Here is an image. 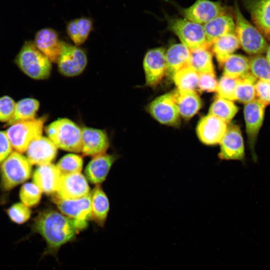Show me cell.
I'll return each instance as SVG.
<instances>
[{"label": "cell", "mask_w": 270, "mask_h": 270, "mask_svg": "<svg viewBox=\"0 0 270 270\" xmlns=\"http://www.w3.org/2000/svg\"><path fill=\"white\" fill-rule=\"evenodd\" d=\"M190 51L189 66L198 74L214 72L212 54L209 48H198Z\"/></svg>", "instance_id": "cell-30"}, {"label": "cell", "mask_w": 270, "mask_h": 270, "mask_svg": "<svg viewBox=\"0 0 270 270\" xmlns=\"http://www.w3.org/2000/svg\"><path fill=\"white\" fill-rule=\"evenodd\" d=\"M146 110L155 120L162 124L176 128L180 126V114L171 92L154 99L148 104Z\"/></svg>", "instance_id": "cell-11"}, {"label": "cell", "mask_w": 270, "mask_h": 270, "mask_svg": "<svg viewBox=\"0 0 270 270\" xmlns=\"http://www.w3.org/2000/svg\"><path fill=\"white\" fill-rule=\"evenodd\" d=\"M92 28V20L89 17L82 16L69 21L66 25V32L74 44L78 46L86 41Z\"/></svg>", "instance_id": "cell-26"}, {"label": "cell", "mask_w": 270, "mask_h": 270, "mask_svg": "<svg viewBox=\"0 0 270 270\" xmlns=\"http://www.w3.org/2000/svg\"><path fill=\"white\" fill-rule=\"evenodd\" d=\"M62 174L56 166L52 163L38 166L32 176V180L46 194L56 192Z\"/></svg>", "instance_id": "cell-21"}, {"label": "cell", "mask_w": 270, "mask_h": 270, "mask_svg": "<svg viewBox=\"0 0 270 270\" xmlns=\"http://www.w3.org/2000/svg\"><path fill=\"white\" fill-rule=\"evenodd\" d=\"M16 103L11 97L4 96L0 97V122L8 124L12 119Z\"/></svg>", "instance_id": "cell-40"}, {"label": "cell", "mask_w": 270, "mask_h": 270, "mask_svg": "<svg viewBox=\"0 0 270 270\" xmlns=\"http://www.w3.org/2000/svg\"><path fill=\"white\" fill-rule=\"evenodd\" d=\"M62 42L56 30L46 28L36 32L34 43L51 62H57L61 51Z\"/></svg>", "instance_id": "cell-20"}, {"label": "cell", "mask_w": 270, "mask_h": 270, "mask_svg": "<svg viewBox=\"0 0 270 270\" xmlns=\"http://www.w3.org/2000/svg\"><path fill=\"white\" fill-rule=\"evenodd\" d=\"M90 187L86 178L80 173L62 176L57 197L64 200H74L90 194Z\"/></svg>", "instance_id": "cell-16"}, {"label": "cell", "mask_w": 270, "mask_h": 270, "mask_svg": "<svg viewBox=\"0 0 270 270\" xmlns=\"http://www.w3.org/2000/svg\"><path fill=\"white\" fill-rule=\"evenodd\" d=\"M42 192L34 182H26L20 188V198L22 203L30 208L39 203Z\"/></svg>", "instance_id": "cell-37"}, {"label": "cell", "mask_w": 270, "mask_h": 270, "mask_svg": "<svg viewBox=\"0 0 270 270\" xmlns=\"http://www.w3.org/2000/svg\"><path fill=\"white\" fill-rule=\"evenodd\" d=\"M206 39L211 46L217 38L235 32V22L233 14L228 10L203 25Z\"/></svg>", "instance_id": "cell-22"}, {"label": "cell", "mask_w": 270, "mask_h": 270, "mask_svg": "<svg viewBox=\"0 0 270 270\" xmlns=\"http://www.w3.org/2000/svg\"><path fill=\"white\" fill-rule=\"evenodd\" d=\"M257 79L248 72L238 78L236 90V99L244 104L256 99L255 85Z\"/></svg>", "instance_id": "cell-33"}, {"label": "cell", "mask_w": 270, "mask_h": 270, "mask_svg": "<svg viewBox=\"0 0 270 270\" xmlns=\"http://www.w3.org/2000/svg\"><path fill=\"white\" fill-rule=\"evenodd\" d=\"M219 144L220 150L218 156L220 160H244V144L242 132L238 126L230 123Z\"/></svg>", "instance_id": "cell-12"}, {"label": "cell", "mask_w": 270, "mask_h": 270, "mask_svg": "<svg viewBox=\"0 0 270 270\" xmlns=\"http://www.w3.org/2000/svg\"><path fill=\"white\" fill-rule=\"evenodd\" d=\"M92 218L99 226H103L106 219L110 205L107 196L98 186L90 193Z\"/></svg>", "instance_id": "cell-28"}, {"label": "cell", "mask_w": 270, "mask_h": 270, "mask_svg": "<svg viewBox=\"0 0 270 270\" xmlns=\"http://www.w3.org/2000/svg\"><path fill=\"white\" fill-rule=\"evenodd\" d=\"M211 46L219 66H222L228 58L240 46L235 32H232L218 38L212 43Z\"/></svg>", "instance_id": "cell-27"}, {"label": "cell", "mask_w": 270, "mask_h": 270, "mask_svg": "<svg viewBox=\"0 0 270 270\" xmlns=\"http://www.w3.org/2000/svg\"><path fill=\"white\" fill-rule=\"evenodd\" d=\"M15 62L24 74L34 80L46 79L51 73L50 60L30 40L24 42L16 58Z\"/></svg>", "instance_id": "cell-3"}, {"label": "cell", "mask_w": 270, "mask_h": 270, "mask_svg": "<svg viewBox=\"0 0 270 270\" xmlns=\"http://www.w3.org/2000/svg\"><path fill=\"white\" fill-rule=\"evenodd\" d=\"M176 7L183 18L202 25L228 10L220 0H196L188 8Z\"/></svg>", "instance_id": "cell-10"}, {"label": "cell", "mask_w": 270, "mask_h": 270, "mask_svg": "<svg viewBox=\"0 0 270 270\" xmlns=\"http://www.w3.org/2000/svg\"><path fill=\"white\" fill-rule=\"evenodd\" d=\"M6 132L0 130V164L12 152Z\"/></svg>", "instance_id": "cell-43"}, {"label": "cell", "mask_w": 270, "mask_h": 270, "mask_svg": "<svg viewBox=\"0 0 270 270\" xmlns=\"http://www.w3.org/2000/svg\"><path fill=\"white\" fill-rule=\"evenodd\" d=\"M238 79L230 78L223 76L218 82L216 90L217 96L230 100H236V90Z\"/></svg>", "instance_id": "cell-38"}, {"label": "cell", "mask_w": 270, "mask_h": 270, "mask_svg": "<svg viewBox=\"0 0 270 270\" xmlns=\"http://www.w3.org/2000/svg\"><path fill=\"white\" fill-rule=\"evenodd\" d=\"M53 198L62 214L68 218L86 222L92 218L90 193L74 200L62 199L56 196Z\"/></svg>", "instance_id": "cell-15"}, {"label": "cell", "mask_w": 270, "mask_h": 270, "mask_svg": "<svg viewBox=\"0 0 270 270\" xmlns=\"http://www.w3.org/2000/svg\"><path fill=\"white\" fill-rule=\"evenodd\" d=\"M87 226L86 222L70 218L52 210H46L34 220L30 234H38L46 242L42 256L51 255L57 258L61 247L75 240L76 234Z\"/></svg>", "instance_id": "cell-1"}, {"label": "cell", "mask_w": 270, "mask_h": 270, "mask_svg": "<svg viewBox=\"0 0 270 270\" xmlns=\"http://www.w3.org/2000/svg\"><path fill=\"white\" fill-rule=\"evenodd\" d=\"M46 116L10 125L5 131L12 148L20 153L26 152L34 140L41 136Z\"/></svg>", "instance_id": "cell-7"}, {"label": "cell", "mask_w": 270, "mask_h": 270, "mask_svg": "<svg viewBox=\"0 0 270 270\" xmlns=\"http://www.w3.org/2000/svg\"><path fill=\"white\" fill-rule=\"evenodd\" d=\"M190 50L182 44L171 45L166 52V74L168 80H172L174 74L182 68L188 66Z\"/></svg>", "instance_id": "cell-24"}, {"label": "cell", "mask_w": 270, "mask_h": 270, "mask_svg": "<svg viewBox=\"0 0 270 270\" xmlns=\"http://www.w3.org/2000/svg\"><path fill=\"white\" fill-rule=\"evenodd\" d=\"M172 80L179 90H194L198 86V74L188 65L176 72Z\"/></svg>", "instance_id": "cell-34"}, {"label": "cell", "mask_w": 270, "mask_h": 270, "mask_svg": "<svg viewBox=\"0 0 270 270\" xmlns=\"http://www.w3.org/2000/svg\"><path fill=\"white\" fill-rule=\"evenodd\" d=\"M238 110V107L232 101L216 96L209 108L208 114L230 124Z\"/></svg>", "instance_id": "cell-32"}, {"label": "cell", "mask_w": 270, "mask_h": 270, "mask_svg": "<svg viewBox=\"0 0 270 270\" xmlns=\"http://www.w3.org/2000/svg\"><path fill=\"white\" fill-rule=\"evenodd\" d=\"M180 116L188 120L192 118L202 106V102L195 90L176 89L171 92Z\"/></svg>", "instance_id": "cell-23"}, {"label": "cell", "mask_w": 270, "mask_h": 270, "mask_svg": "<svg viewBox=\"0 0 270 270\" xmlns=\"http://www.w3.org/2000/svg\"><path fill=\"white\" fill-rule=\"evenodd\" d=\"M46 132L58 148L80 152L82 150V129L66 118H59L46 128Z\"/></svg>", "instance_id": "cell-4"}, {"label": "cell", "mask_w": 270, "mask_h": 270, "mask_svg": "<svg viewBox=\"0 0 270 270\" xmlns=\"http://www.w3.org/2000/svg\"><path fill=\"white\" fill-rule=\"evenodd\" d=\"M143 67L146 78V85L154 87L162 80L166 74V50L156 48L146 54Z\"/></svg>", "instance_id": "cell-14"}, {"label": "cell", "mask_w": 270, "mask_h": 270, "mask_svg": "<svg viewBox=\"0 0 270 270\" xmlns=\"http://www.w3.org/2000/svg\"><path fill=\"white\" fill-rule=\"evenodd\" d=\"M228 124L211 114L202 118L196 132L199 140L204 144L214 146L220 144L228 128Z\"/></svg>", "instance_id": "cell-13"}, {"label": "cell", "mask_w": 270, "mask_h": 270, "mask_svg": "<svg viewBox=\"0 0 270 270\" xmlns=\"http://www.w3.org/2000/svg\"><path fill=\"white\" fill-rule=\"evenodd\" d=\"M223 76L238 79L250 72V60L246 56L232 54L224 62Z\"/></svg>", "instance_id": "cell-29"}, {"label": "cell", "mask_w": 270, "mask_h": 270, "mask_svg": "<svg viewBox=\"0 0 270 270\" xmlns=\"http://www.w3.org/2000/svg\"><path fill=\"white\" fill-rule=\"evenodd\" d=\"M108 146V138L104 130L88 127L82 129L81 152L84 156L104 154Z\"/></svg>", "instance_id": "cell-19"}, {"label": "cell", "mask_w": 270, "mask_h": 270, "mask_svg": "<svg viewBox=\"0 0 270 270\" xmlns=\"http://www.w3.org/2000/svg\"><path fill=\"white\" fill-rule=\"evenodd\" d=\"M234 4L235 34L240 46L246 53L252 56L264 54L268 46V40L243 15L238 0H234Z\"/></svg>", "instance_id": "cell-2"}, {"label": "cell", "mask_w": 270, "mask_h": 270, "mask_svg": "<svg viewBox=\"0 0 270 270\" xmlns=\"http://www.w3.org/2000/svg\"><path fill=\"white\" fill-rule=\"evenodd\" d=\"M6 213L10 220L18 224H22L27 222L32 214L29 208L22 202L12 205L7 210Z\"/></svg>", "instance_id": "cell-39"}, {"label": "cell", "mask_w": 270, "mask_h": 270, "mask_svg": "<svg viewBox=\"0 0 270 270\" xmlns=\"http://www.w3.org/2000/svg\"><path fill=\"white\" fill-rule=\"evenodd\" d=\"M82 166V158L75 154H68L64 156L56 165L62 176L80 172Z\"/></svg>", "instance_id": "cell-36"}, {"label": "cell", "mask_w": 270, "mask_h": 270, "mask_svg": "<svg viewBox=\"0 0 270 270\" xmlns=\"http://www.w3.org/2000/svg\"><path fill=\"white\" fill-rule=\"evenodd\" d=\"M265 52H266L265 58L267 61L270 64V44L268 45Z\"/></svg>", "instance_id": "cell-44"}, {"label": "cell", "mask_w": 270, "mask_h": 270, "mask_svg": "<svg viewBox=\"0 0 270 270\" xmlns=\"http://www.w3.org/2000/svg\"><path fill=\"white\" fill-rule=\"evenodd\" d=\"M57 63L58 71L62 74L73 77L82 72L86 66L88 58L85 52L81 48L62 42Z\"/></svg>", "instance_id": "cell-9"}, {"label": "cell", "mask_w": 270, "mask_h": 270, "mask_svg": "<svg viewBox=\"0 0 270 270\" xmlns=\"http://www.w3.org/2000/svg\"><path fill=\"white\" fill-rule=\"evenodd\" d=\"M254 26L270 42V0H242Z\"/></svg>", "instance_id": "cell-18"}, {"label": "cell", "mask_w": 270, "mask_h": 270, "mask_svg": "<svg viewBox=\"0 0 270 270\" xmlns=\"http://www.w3.org/2000/svg\"><path fill=\"white\" fill-rule=\"evenodd\" d=\"M39 108L40 102L35 98L20 100L16 103L14 116L8 124L35 118Z\"/></svg>", "instance_id": "cell-31"}, {"label": "cell", "mask_w": 270, "mask_h": 270, "mask_svg": "<svg viewBox=\"0 0 270 270\" xmlns=\"http://www.w3.org/2000/svg\"><path fill=\"white\" fill-rule=\"evenodd\" d=\"M218 84L214 72L198 74V88L200 90L210 92H216Z\"/></svg>", "instance_id": "cell-41"}, {"label": "cell", "mask_w": 270, "mask_h": 270, "mask_svg": "<svg viewBox=\"0 0 270 270\" xmlns=\"http://www.w3.org/2000/svg\"><path fill=\"white\" fill-rule=\"evenodd\" d=\"M255 90L256 99L266 106L270 105V82L258 80L256 83Z\"/></svg>", "instance_id": "cell-42"}, {"label": "cell", "mask_w": 270, "mask_h": 270, "mask_svg": "<svg viewBox=\"0 0 270 270\" xmlns=\"http://www.w3.org/2000/svg\"><path fill=\"white\" fill-rule=\"evenodd\" d=\"M115 160L114 156L106 154L94 156L85 169L87 178L94 184L103 182Z\"/></svg>", "instance_id": "cell-25"}, {"label": "cell", "mask_w": 270, "mask_h": 270, "mask_svg": "<svg viewBox=\"0 0 270 270\" xmlns=\"http://www.w3.org/2000/svg\"><path fill=\"white\" fill-rule=\"evenodd\" d=\"M250 72L258 80L270 82V64L262 54L252 56L249 58Z\"/></svg>", "instance_id": "cell-35"}, {"label": "cell", "mask_w": 270, "mask_h": 270, "mask_svg": "<svg viewBox=\"0 0 270 270\" xmlns=\"http://www.w3.org/2000/svg\"><path fill=\"white\" fill-rule=\"evenodd\" d=\"M168 30L174 33L190 50L211 46L208 42L203 25L193 22L186 18L172 16L164 13Z\"/></svg>", "instance_id": "cell-5"}, {"label": "cell", "mask_w": 270, "mask_h": 270, "mask_svg": "<svg viewBox=\"0 0 270 270\" xmlns=\"http://www.w3.org/2000/svg\"><path fill=\"white\" fill-rule=\"evenodd\" d=\"M266 106L257 99L244 104V116L248 144L252 159L257 161L255 146L259 132L262 126Z\"/></svg>", "instance_id": "cell-8"}, {"label": "cell", "mask_w": 270, "mask_h": 270, "mask_svg": "<svg viewBox=\"0 0 270 270\" xmlns=\"http://www.w3.org/2000/svg\"><path fill=\"white\" fill-rule=\"evenodd\" d=\"M58 148L48 138L40 136L32 140L26 150V158L32 165L51 163L57 154Z\"/></svg>", "instance_id": "cell-17"}, {"label": "cell", "mask_w": 270, "mask_h": 270, "mask_svg": "<svg viewBox=\"0 0 270 270\" xmlns=\"http://www.w3.org/2000/svg\"><path fill=\"white\" fill-rule=\"evenodd\" d=\"M31 174L32 164L20 152H12L0 164L2 186L10 190L28 180Z\"/></svg>", "instance_id": "cell-6"}]
</instances>
